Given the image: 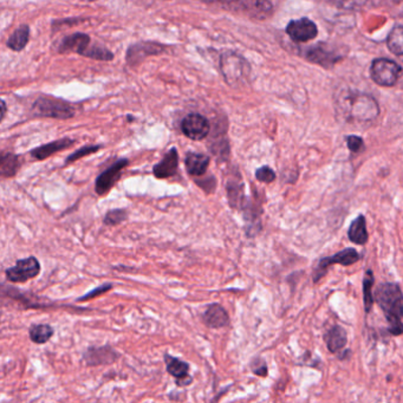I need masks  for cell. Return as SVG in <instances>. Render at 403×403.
Listing matches in <instances>:
<instances>
[{
  "instance_id": "6da1fadb",
  "label": "cell",
  "mask_w": 403,
  "mask_h": 403,
  "mask_svg": "<svg viewBox=\"0 0 403 403\" xmlns=\"http://www.w3.org/2000/svg\"><path fill=\"white\" fill-rule=\"evenodd\" d=\"M336 109L346 122L366 124L374 121L380 114L376 99L360 91H343L337 96Z\"/></svg>"
},
{
  "instance_id": "7a4b0ae2",
  "label": "cell",
  "mask_w": 403,
  "mask_h": 403,
  "mask_svg": "<svg viewBox=\"0 0 403 403\" xmlns=\"http://www.w3.org/2000/svg\"><path fill=\"white\" fill-rule=\"evenodd\" d=\"M402 291L397 283H384L379 285L375 291V299L382 308L389 323V333L394 336H400L403 333Z\"/></svg>"
},
{
  "instance_id": "3957f363",
  "label": "cell",
  "mask_w": 403,
  "mask_h": 403,
  "mask_svg": "<svg viewBox=\"0 0 403 403\" xmlns=\"http://www.w3.org/2000/svg\"><path fill=\"white\" fill-rule=\"evenodd\" d=\"M220 69L227 84L232 88L243 86L251 75V66L246 59L233 51L222 55Z\"/></svg>"
},
{
  "instance_id": "277c9868",
  "label": "cell",
  "mask_w": 403,
  "mask_h": 403,
  "mask_svg": "<svg viewBox=\"0 0 403 403\" xmlns=\"http://www.w3.org/2000/svg\"><path fill=\"white\" fill-rule=\"evenodd\" d=\"M401 71V66L397 63L387 58H379L371 63V79L382 87L395 86L399 81Z\"/></svg>"
},
{
  "instance_id": "5b68a950",
  "label": "cell",
  "mask_w": 403,
  "mask_h": 403,
  "mask_svg": "<svg viewBox=\"0 0 403 403\" xmlns=\"http://www.w3.org/2000/svg\"><path fill=\"white\" fill-rule=\"evenodd\" d=\"M38 116L51 119H68L74 117L75 109L69 103L54 97H39L33 104Z\"/></svg>"
},
{
  "instance_id": "8992f818",
  "label": "cell",
  "mask_w": 403,
  "mask_h": 403,
  "mask_svg": "<svg viewBox=\"0 0 403 403\" xmlns=\"http://www.w3.org/2000/svg\"><path fill=\"white\" fill-rule=\"evenodd\" d=\"M361 258V255H358V252L353 248V247H348L338 252L336 255H331V257H326L323 259L320 260V263L317 265V268L313 271V283L320 282L322 277L326 275V270L333 265H342V266H350L353 264L357 263Z\"/></svg>"
},
{
  "instance_id": "52a82bcc",
  "label": "cell",
  "mask_w": 403,
  "mask_h": 403,
  "mask_svg": "<svg viewBox=\"0 0 403 403\" xmlns=\"http://www.w3.org/2000/svg\"><path fill=\"white\" fill-rule=\"evenodd\" d=\"M41 273V263L36 257H28L17 262L13 268L5 271L6 279L11 283H26L28 280L36 278Z\"/></svg>"
},
{
  "instance_id": "ba28073f",
  "label": "cell",
  "mask_w": 403,
  "mask_h": 403,
  "mask_svg": "<svg viewBox=\"0 0 403 403\" xmlns=\"http://www.w3.org/2000/svg\"><path fill=\"white\" fill-rule=\"evenodd\" d=\"M128 165H129V161L127 159H119L109 168L99 174L95 181L96 193L99 194V197L107 195L114 188V186L119 182L122 172Z\"/></svg>"
},
{
  "instance_id": "9c48e42d",
  "label": "cell",
  "mask_w": 403,
  "mask_h": 403,
  "mask_svg": "<svg viewBox=\"0 0 403 403\" xmlns=\"http://www.w3.org/2000/svg\"><path fill=\"white\" fill-rule=\"evenodd\" d=\"M286 35L297 43H306L315 39L318 35L317 25L308 18L291 21L286 26Z\"/></svg>"
},
{
  "instance_id": "30bf717a",
  "label": "cell",
  "mask_w": 403,
  "mask_h": 403,
  "mask_svg": "<svg viewBox=\"0 0 403 403\" xmlns=\"http://www.w3.org/2000/svg\"><path fill=\"white\" fill-rule=\"evenodd\" d=\"M181 129L182 132L190 140L200 141L210 134V126L204 116L190 114L182 121Z\"/></svg>"
},
{
  "instance_id": "8fae6325",
  "label": "cell",
  "mask_w": 403,
  "mask_h": 403,
  "mask_svg": "<svg viewBox=\"0 0 403 403\" xmlns=\"http://www.w3.org/2000/svg\"><path fill=\"white\" fill-rule=\"evenodd\" d=\"M342 57L343 56L338 54L336 50L330 48L326 44H317V46H311L306 51L308 61L315 63V64H320L324 68L335 66L340 59H342Z\"/></svg>"
},
{
  "instance_id": "7c38bea8",
  "label": "cell",
  "mask_w": 403,
  "mask_h": 403,
  "mask_svg": "<svg viewBox=\"0 0 403 403\" xmlns=\"http://www.w3.org/2000/svg\"><path fill=\"white\" fill-rule=\"evenodd\" d=\"M119 360V354L110 346H101V348H89L84 354V361L88 366H102L110 364Z\"/></svg>"
},
{
  "instance_id": "4fadbf2b",
  "label": "cell",
  "mask_w": 403,
  "mask_h": 403,
  "mask_svg": "<svg viewBox=\"0 0 403 403\" xmlns=\"http://www.w3.org/2000/svg\"><path fill=\"white\" fill-rule=\"evenodd\" d=\"M91 46V39L86 33H74L64 38L58 46L59 52H76L84 56Z\"/></svg>"
},
{
  "instance_id": "5bb4252c",
  "label": "cell",
  "mask_w": 403,
  "mask_h": 403,
  "mask_svg": "<svg viewBox=\"0 0 403 403\" xmlns=\"http://www.w3.org/2000/svg\"><path fill=\"white\" fill-rule=\"evenodd\" d=\"M165 362L168 374L177 379L179 386H188L192 382V377L188 375L190 373L188 363L184 362L181 360L173 357L168 354L165 355Z\"/></svg>"
},
{
  "instance_id": "9a60e30c",
  "label": "cell",
  "mask_w": 403,
  "mask_h": 403,
  "mask_svg": "<svg viewBox=\"0 0 403 403\" xmlns=\"http://www.w3.org/2000/svg\"><path fill=\"white\" fill-rule=\"evenodd\" d=\"M177 167H179V154H177V148H172L159 164L154 166L153 173L157 179H168L177 174Z\"/></svg>"
},
{
  "instance_id": "2e32d148",
  "label": "cell",
  "mask_w": 403,
  "mask_h": 403,
  "mask_svg": "<svg viewBox=\"0 0 403 403\" xmlns=\"http://www.w3.org/2000/svg\"><path fill=\"white\" fill-rule=\"evenodd\" d=\"M75 144V140L71 139H61V140L52 141L50 144H43L37 148L31 150V157L35 160L43 161L46 160L48 157H52L54 154L58 152H62L64 149L69 148Z\"/></svg>"
},
{
  "instance_id": "e0dca14e",
  "label": "cell",
  "mask_w": 403,
  "mask_h": 403,
  "mask_svg": "<svg viewBox=\"0 0 403 403\" xmlns=\"http://www.w3.org/2000/svg\"><path fill=\"white\" fill-rule=\"evenodd\" d=\"M162 52V48L155 43H139L135 46H130L127 52V62L130 66H135L150 55H157Z\"/></svg>"
},
{
  "instance_id": "ac0fdd59",
  "label": "cell",
  "mask_w": 403,
  "mask_h": 403,
  "mask_svg": "<svg viewBox=\"0 0 403 403\" xmlns=\"http://www.w3.org/2000/svg\"><path fill=\"white\" fill-rule=\"evenodd\" d=\"M204 322L210 328L219 329V328H225L230 324V317L222 305L210 304L204 313Z\"/></svg>"
},
{
  "instance_id": "d6986e66",
  "label": "cell",
  "mask_w": 403,
  "mask_h": 403,
  "mask_svg": "<svg viewBox=\"0 0 403 403\" xmlns=\"http://www.w3.org/2000/svg\"><path fill=\"white\" fill-rule=\"evenodd\" d=\"M324 341L330 353L336 354L346 346L348 335H346V330L343 329L342 326L335 325L325 333Z\"/></svg>"
},
{
  "instance_id": "ffe728a7",
  "label": "cell",
  "mask_w": 403,
  "mask_h": 403,
  "mask_svg": "<svg viewBox=\"0 0 403 403\" xmlns=\"http://www.w3.org/2000/svg\"><path fill=\"white\" fill-rule=\"evenodd\" d=\"M186 168L187 172L193 177H202L207 172L208 165H210V157L205 154L199 153H188L185 159Z\"/></svg>"
},
{
  "instance_id": "44dd1931",
  "label": "cell",
  "mask_w": 403,
  "mask_h": 403,
  "mask_svg": "<svg viewBox=\"0 0 403 403\" xmlns=\"http://www.w3.org/2000/svg\"><path fill=\"white\" fill-rule=\"evenodd\" d=\"M244 8L250 17L259 21L268 19L273 11V6L270 0H246Z\"/></svg>"
},
{
  "instance_id": "7402d4cb",
  "label": "cell",
  "mask_w": 403,
  "mask_h": 403,
  "mask_svg": "<svg viewBox=\"0 0 403 403\" xmlns=\"http://www.w3.org/2000/svg\"><path fill=\"white\" fill-rule=\"evenodd\" d=\"M21 159L13 153H0V177H14L21 169Z\"/></svg>"
},
{
  "instance_id": "603a6c76",
  "label": "cell",
  "mask_w": 403,
  "mask_h": 403,
  "mask_svg": "<svg viewBox=\"0 0 403 403\" xmlns=\"http://www.w3.org/2000/svg\"><path fill=\"white\" fill-rule=\"evenodd\" d=\"M348 237L350 242L357 244V245H364L369 239L368 230H366V220L364 215H358L357 218L353 220L348 230Z\"/></svg>"
},
{
  "instance_id": "cb8c5ba5",
  "label": "cell",
  "mask_w": 403,
  "mask_h": 403,
  "mask_svg": "<svg viewBox=\"0 0 403 403\" xmlns=\"http://www.w3.org/2000/svg\"><path fill=\"white\" fill-rule=\"evenodd\" d=\"M30 38V28L28 25H21L10 36L8 46L13 51H21L28 46Z\"/></svg>"
},
{
  "instance_id": "d4e9b609",
  "label": "cell",
  "mask_w": 403,
  "mask_h": 403,
  "mask_svg": "<svg viewBox=\"0 0 403 403\" xmlns=\"http://www.w3.org/2000/svg\"><path fill=\"white\" fill-rule=\"evenodd\" d=\"M54 333V328L49 324H33L29 329L30 340L35 344H46Z\"/></svg>"
},
{
  "instance_id": "484cf974",
  "label": "cell",
  "mask_w": 403,
  "mask_h": 403,
  "mask_svg": "<svg viewBox=\"0 0 403 403\" xmlns=\"http://www.w3.org/2000/svg\"><path fill=\"white\" fill-rule=\"evenodd\" d=\"M374 273L371 270H366L363 279V301H364V310L366 313L371 311L374 306V295H373V286H374Z\"/></svg>"
},
{
  "instance_id": "4316f807",
  "label": "cell",
  "mask_w": 403,
  "mask_h": 403,
  "mask_svg": "<svg viewBox=\"0 0 403 403\" xmlns=\"http://www.w3.org/2000/svg\"><path fill=\"white\" fill-rule=\"evenodd\" d=\"M227 192H228V200L232 207L238 208L239 206L244 205V182L230 180L227 184Z\"/></svg>"
},
{
  "instance_id": "83f0119b",
  "label": "cell",
  "mask_w": 403,
  "mask_h": 403,
  "mask_svg": "<svg viewBox=\"0 0 403 403\" xmlns=\"http://www.w3.org/2000/svg\"><path fill=\"white\" fill-rule=\"evenodd\" d=\"M387 46L393 54L396 56H402L403 54V29L401 25H396L391 30L387 39Z\"/></svg>"
},
{
  "instance_id": "f1b7e54d",
  "label": "cell",
  "mask_w": 403,
  "mask_h": 403,
  "mask_svg": "<svg viewBox=\"0 0 403 403\" xmlns=\"http://www.w3.org/2000/svg\"><path fill=\"white\" fill-rule=\"evenodd\" d=\"M128 219V212L124 208H117V210H111L107 212L104 215L103 222L107 226H116L122 222H126Z\"/></svg>"
},
{
  "instance_id": "f546056e",
  "label": "cell",
  "mask_w": 403,
  "mask_h": 403,
  "mask_svg": "<svg viewBox=\"0 0 403 403\" xmlns=\"http://www.w3.org/2000/svg\"><path fill=\"white\" fill-rule=\"evenodd\" d=\"M99 149H101V146H86V147H82V148H79V150H76V152L72 153L71 155L66 157V165H70L75 161L88 157V155H91L94 153H97Z\"/></svg>"
},
{
  "instance_id": "4dcf8cb0",
  "label": "cell",
  "mask_w": 403,
  "mask_h": 403,
  "mask_svg": "<svg viewBox=\"0 0 403 403\" xmlns=\"http://www.w3.org/2000/svg\"><path fill=\"white\" fill-rule=\"evenodd\" d=\"M255 177L258 181L264 182V184H271L276 180V173L268 166H263V167L257 169Z\"/></svg>"
},
{
  "instance_id": "1f68e13d",
  "label": "cell",
  "mask_w": 403,
  "mask_h": 403,
  "mask_svg": "<svg viewBox=\"0 0 403 403\" xmlns=\"http://www.w3.org/2000/svg\"><path fill=\"white\" fill-rule=\"evenodd\" d=\"M114 285L110 284V283H107V284L101 285L99 288H94V290H91L90 293H87V295H84V296L81 297L79 298L77 301L79 302H87L91 301V299H94L96 297L102 296L104 293H109L111 288H112Z\"/></svg>"
},
{
  "instance_id": "d6a6232c",
  "label": "cell",
  "mask_w": 403,
  "mask_h": 403,
  "mask_svg": "<svg viewBox=\"0 0 403 403\" xmlns=\"http://www.w3.org/2000/svg\"><path fill=\"white\" fill-rule=\"evenodd\" d=\"M346 144L348 148L353 153H362L364 150V142L360 136L350 135L346 137Z\"/></svg>"
},
{
  "instance_id": "836d02e7",
  "label": "cell",
  "mask_w": 403,
  "mask_h": 403,
  "mask_svg": "<svg viewBox=\"0 0 403 403\" xmlns=\"http://www.w3.org/2000/svg\"><path fill=\"white\" fill-rule=\"evenodd\" d=\"M258 362H259V364H255V363L253 362L255 366H258V368H257V366H252L253 373H255V375H258V376H263V377H265V376L268 375V366H266L265 362L262 361V360H258Z\"/></svg>"
},
{
  "instance_id": "e575fe53",
  "label": "cell",
  "mask_w": 403,
  "mask_h": 403,
  "mask_svg": "<svg viewBox=\"0 0 403 403\" xmlns=\"http://www.w3.org/2000/svg\"><path fill=\"white\" fill-rule=\"evenodd\" d=\"M6 111H8V107H6V103L3 101V99H0V122L3 121L4 119L5 115H6Z\"/></svg>"
},
{
  "instance_id": "d590c367",
  "label": "cell",
  "mask_w": 403,
  "mask_h": 403,
  "mask_svg": "<svg viewBox=\"0 0 403 403\" xmlns=\"http://www.w3.org/2000/svg\"><path fill=\"white\" fill-rule=\"evenodd\" d=\"M326 1L331 3V4L337 5V6H346L348 0H326Z\"/></svg>"
},
{
  "instance_id": "8d00e7d4",
  "label": "cell",
  "mask_w": 403,
  "mask_h": 403,
  "mask_svg": "<svg viewBox=\"0 0 403 403\" xmlns=\"http://www.w3.org/2000/svg\"><path fill=\"white\" fill-rule=\"evenodd\" d=\"M200 1H204V3H232L235 0H200Z\"/></svg>"
},
{
  "instance_id": "74e56055",
  "label": "cell",
  "mask_w": 403,
  "mask_h": 403,
  "mask_svg": "<svg viewBox=\"0 0 403 403\" xmlns=\"http://www.w3.org/2000/svg\"><path fill=\"white\" fill-rule=\"evenodd\" d=\"M83 1H96V0H83Z\"/></svg>"
}]
</instances>
